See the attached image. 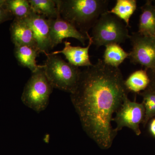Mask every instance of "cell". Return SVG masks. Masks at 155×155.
Segmentation results:
<instances>
[{"label":"cell","instance_id":"1","mask_svg":"<svg viewBox=\"0 0 155 155\" xmlns=\"http://www.w3.org/2000/svg\"><path fill=\"white\" fill-rule=\"evenodd\" d=\"M128 92L120 69L99 59L81 71L77 87L70 94L84 130L102 149L110 148L117 135L113 115Z\"/></svg>","mask_w":155,"mask_h":155},{"label":"cell","instance_id":"2","mask_svg":"<svg viewBox=\"0 0 155 155\" xmlns=\"http://www.w3.org/2000/svg\"><path fill=\"white\" fill-rule=\"evenodd\" d=\"M55 2L61 18L86 36L100 16L108 11L109 2L107 0H55Z\"/></svg>","mask_w":155,"mask_h":155},{"label":"cell","instance_id":"3","mask_svg":"<svg viewBox=\"0 0 155 155\" xmlns=\"http://www.w3.org/2000/svg\"><path fill=\"white\" fill-rule=\"evenodd\" d=\"M46 55L47 58L44 64L45 73L54 88L73 93L79 81L80 69L57 55Z\"/></svg>","mask_w":155,"mask_h":155},{"label":"cell","instance_id":"4","mask_svg":"<svg viewBox=\"0 0 155 155\" xmlns=\"http://www.w3.org/2000/svg\"><path fill=\"white\" fill-rule=\"evenodd\" d=\"M54 87L45 73L44 65L31 72L21 96L23 104L38 113L45 110Z\"/></svg>","mask_w":155,"mask_h":155},{"label":"cell","instance_id":"5","mask_svg":"<svg viewBox=\"0 0 155 155\" xmlns=\"http://www.w3.org/2000/svg\"><path fill=\"white\" fill-rule=\"evenodd\" d=\"M108 11L100 16L92 28L93 44L97 48L119 45L130 38L127 26L123 21Z\"/></svg>","mask_w":155,"mask_h":155},{"label":"cell","instance_id":"6","mask_svg":"<svg viewBox=\"0 0 155 155\" xmlns=\"http://www.w3.org/2000/svg\"><path fill=\"white\" fill-rule=\"evenodd\" d=\"M144 116L142 103L132 101L126 97L113 119L116 124L115 130L118 132L123 127H127L133 130L136 135L139 136L141 134L140 126L143 122Z\"/></svg>","mask_w":155,"mask_h":155},{"label":"cell","instance_id":"7","mask_svg":"<svg viewBox=\"0 0 155 155\" xmlns=\"http://www.w3.org/2000/svg\"><path fill=\"white\" fill-rule=\"evenodd\" d=\"M129 39L132 46L128 57L130 61L144 66L147 70L155 69V43L153 38L134 32Z\"/></svg>","mask_w":155,"mask_h":155},{"label":"cell","instance_id":"8","mask_svg":"<svg viewBox=\"0 0 155 155\" xmlns=\"http://www.w3.org/2000/svg\"><path fill=\"white\" fill-rule=\"evenodd\" d=\"M50 38L51 49L62 43L65 38H72L79 41L83 45L88 37L81 33L74 26L62 19L59 14L56 19H48Z\"/></svg>","mask_w":155,"mask_h":155},{"label":"cell","instance_id":"9","mask_svg":"<svg viewBox=\"0 0 155 155\" xmlns=\"http://www.w3.org/2000/svg\"><path fill=\"white\" fill-rule=\"evenodd\" d=\"M24 19L32 30L39 52L45 54H48L50 50L52 49L48 19L32 12Z\"/></svg>","mask_w":155,"mask_h":155},{"label":"cell","instance_id":"10","mask_svg":"<svg viewBox=\"0 0 155 155\" xmlns=\"http://www.w3.org/2000/svg\"><path fill=\"white\" fill-rule=\"evenodd\" d=\"M88 38V44L86 47L73 46L70 42L64 41V47L63 50L56 51L46 54L57 55L62 54L66 57L69 64L76 67H89L92 66L89 55V50L93 45L92 39L88 34L87 35ZM46 55V54H45Z\"/></svg>","mask_w":155,"mask_h":155},{"label":"cell","instance_id":"11","mask_svg":"<svg viewBox=\"0 0 155 155\" xmlns=\"http://www.w3.org/2000/svg\"><path fill=\"white\" fill-rule=\"evenodd\" d=\"M10 31L15 47L27 45L38 49L32 30L24 19L14 18Z\"/></svg>","mask_w":155,"mask_h":155},{"label":"cell","instance_id":"12","mask_svg":"<svg viewBox=\"0 0 155 155\" xmlns=\"http://www.w3.org/2000/svg\"><path fill=\"white\" fill-rule=\"evenodd\" d=\"M140 17L138 33L143 36L153 38L155 36V6L150 1L142 7Z\"/></svg>","mask_w":155,"mask_h":155},{"label":"cell","instance_id":"13","mask_svg":"<svg viewBox=\"0 0 155 155\" xmlns=\"http://www.w3.org/2000/svg\"><path fill=\"white\" fill-rule=\"evenodd\" d=\"M40 53L38 49L29 46H20L14 48V55L19 64L28 68L31 72L40 67L41 65H38L36 61Z\"/></svg>","mask_w":155,"mask_h":155},{"label":"cell","instance_id":"14","mask_svg":"<svg viewBox=\"0 0 155 155\" xmlns=\"http://www.w3.org/2000/svg\"><path fill=\"white\" fill-rule=\"evenodd\" d=\"M150 81L147 70L140 69L131 73L125 80V85L128 92L139 93L146 89Z\"/></svg>","mask_w":155,"mask_h":155},{"label":"cell","instance_id":"15","mask_svg":"<svg viewBox=\"0 0 155 155\" xmlns=\"http://www.w3.org/2000/svg\"><path fill=\"white\" fill-rule=\"evenodd\" d=\"M137 8L136 0H117L114 8L108 12L114 14L129 26V20Z\"/></svg>","mask_w":155,"mask_h":155},{"label":"cell","instance_id":"16","mask_svg":"<svg viewBox=\"0 0 155 155\" xmlns=\"http://www.w3.org/2000/svg\"><path fill=\"white\" fill-rule=\"evenodd\" d=\"M105 47L103 61L109 66L119 68V65L129 57V53L126 52L119 45L113 44Z\"/></svg>","mask_w":155,"mask_h":155},{"label":"cell","instance_id":"17","mask_svg":"<svg viewBox=\"0 0 155 155\" xmlns=\"http://www.w3.org/2000/svg\"><path fill=\"white\" fill-rule=\"evenodd\" d=\"M31 11L48 19H56L59 11L54 0H28Z\"/></svg>","mask_w":155,"mask_h":155},{"label":"cell","instance_id":"18","mask_svg":"<svg viewBox=\"0 0 155 155\" xmlns=\"http://www.w3.org/2000/svg\"><path fill=\"white\" fill-rule=\"evenodd\" d=\"M3 5L14 18L25 19L32 12L28 0H4Z\"/></svg>","mask_w":155,"mask_h":155},{"label":"cell","instance_id":"19","mask_svg":"<svg viewBox=\"0 0 155 155\" xmlns=\"http://www.w3.org/2000/svg\"><path fill=\"white\" fill-rule=\"evenodd\" d=\"M140 95L143 97L142 104L145 110L144 119L143 124L145 127L151 119L155 116V92L149 89L140 93Z\"/></svg>","mask_w":155,"mask_h":155},{"label":"cell","instance_id":"20","mask_svg":"<svg viewBox=\"0 0 155 155\" xmlns=\"http://www.w3.org/2000/svg\"><path fill=\"white\" fill-rule=\"evenodd\" d=\"M13 18L12 14L3 6V0H0V24Z\"/></svg>","mask_w":155,"mask_h":155},{"label":"cell","instance_id":"21","mask_svg":"<svg viewBox=\"0 0 155 155\" xmlns=\"http://www.w3.org/2000/svg\"><path fill=\"white\" fill-rule=\"evenodd\" d=\"M148 75L150 81L148 87L147 88L155 92V69L150 70L149 74H148Z\"/></svg>","mask_w":155,"mask_h":155},{"label":"cell","instance_id":"22","mask_svg":"<svg viewBox=\"0 0 155 155\" xmlns=\"http://www.w3.org/2000/svg\"><path fill=\"white\" fill-rule=\"evenodd\" d=\"M149 130L150 134L155 138V118H153L150 120Z\"/></svg>","mask_w":155,"mask_h":155},{"label":"cell","instance_id":"23","mask_svg":"<svg viewBox=\"0 0 155 155\" xmlns=\"http://www.w3.org/2000/svg\"><path fill=\"white\" fill-rule=\"evenodd\" d=\"M153 39L155 43V36H154V37L153 38Z\"/></svg>","mask_w":155,"mask_h":155},{"label":"cell","instance_id":"24","mask_svg":"<svg viewBox=\"0 0 155 155\" xmlns=\"http://www.w3.org/2000/svg\"><path fill=\"white\" fill-rule=\"evenodd\" d=\"M153 2H154V4H155V1H153Z\"/></svg>","mask_w":155,"mask_h":155}]
</instances>
